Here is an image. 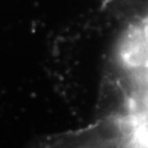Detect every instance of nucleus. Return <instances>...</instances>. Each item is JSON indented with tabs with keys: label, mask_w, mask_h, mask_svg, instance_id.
I'll use <instances>...</instances> for the list:
<instances>
[{
	"label": "nucleus",
	"mask_w": 148,
	"mask_h": 148,
	"mask_svg": "<svg viewBox=\"0 0 148 148\" xmlns=\"http://www.w3.org/2000/svg\"><path fill=\"white\" fill-rule=\"evenodd\" d=\"M122 59L131 67H139L148 60V51L145 35L133 32L123 43Z\"/></svg>",
	"instance_id": "nucleus-1"
}]
</instances>
